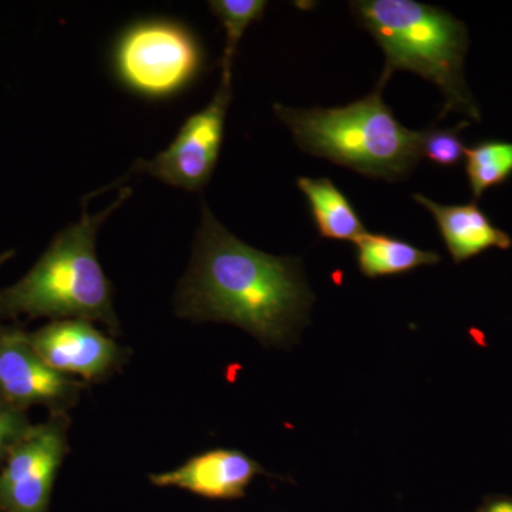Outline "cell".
Wrapping results in <instances>:
<instances>
[{
  "label": "cell",
  "instance_id": "8fae6325",
  "mask_svg": "<svg viewBox=\"0 0 512 512\" xmlns=\"http://www.w3.org/2000/svg\"><path fill=\"white\" fill-rule=\"evenodd\" d=\"M413 198L433 215L441 238L456 264L483 254L487 249L511 248L510 235L495 227L476 202L441 205L421 194Z\"/></svg>",
  "mask_w": 512,
  "mask_h": 512
},
{
  "label": "cell",
  "instance_id": "5b68a950",
  "mask_svg": "<svg viewBox=\"0 0 512 512\" xmlns=\"http://www.w3.org/2000/svg\"><path fill=\"white\" fill-rule=\"evenodd\" d=\"M113 62L117 77L131 92L163 99L180 93L200 74L202 50L197 37L180 23L143 20L121 35Z\"/></svg>",
  "mask_w": 512,
  "mask_h": 512
},
{
  "label": "cell",
  "instance_id": "8992f818",
  "mask_svg": "<svg viewBox=\"0 0 512 512\" xmlns=\"http://www.w3.org/2000/svg\"><path fill=\"white\" fill-rule=\"evenodd\" d=\"M231 97L232 79L221 77L210 104L188 117L173 143L153 160H138L134 173H146L181 190H201L210 181L220 157Z\"/></svg>",
  "mask_w": 512,
  "mask_h": 512
},
{
  "label": "cell",
  "instance_id": "7a4b0ae2",
  "mask_svg": "<svg viewBox=\"0 0 512 512\" xmlns=\"http://www.w3.org/2000/svg\"><path fill=\"white\" fill-rule=\"evenodd\" d=\"M130 194L128 188L121 191L117 201L99 214L90 215L84 207L80 221L56 235L28 274L0 288V318L93 320L119 335L113 286L97 259L96 238L103 222Z\"/></svg>",
  "mask_w": 512,
  "mask_h": 512
},
{
  "label": "cell",
  "instance_id": "4fadbf2b",
  "mask_svg": "<svg viewBox=\"0 0 512 512\" xmlns=\"http://www.w3.org/2000/svg\"><path fill=\"white\" fill-rule=\"evenodd\" d=\"M356 256L360 272L367 278L406 274L420 266L439 264L437 252L424 251L403 239L366 232L357 239Z\"/></svg>",
  "mask_w": 512,
  "mask_h": 512
},
{
  "label": "cell",
  "instance_id": "d6986e66",
  "mask_svg": "<svg viewBox=\"0 0 512 512\" xmlns=\"http://www.w3.org/2000/svg\"><path fill=\"white\" fill-rule=\"evenodd\" d=\"M15 256V251H5L0 254V268Z\"/></svg>",
  "mask_w": 512,
  "mask_h": 512
},
{
  "label": "cell",
  "instance_id": "7c38bea8",
  "mask_svg": "<svg viewBox=\"0 0 512 512\" xmlns=\"http://www.w3.org/2000/svg\"><path fill=\"white\" fill-rule=\"evenodd\" d=\"M296 183L309 202L320 237L356 242L366 234L348 197L329 178L301 177Z\"/></svg>",
  "mask_w": 512,
  "mask_h": 512
},
{
  "label": "cell",
  "instance_id": "e0dca14e",
  "mask_svg": "<svg viewBox=\"0 0 512 512\" xmlns=\"http://www.w3.org/2000/svg\"><path fill=\"white\" fill-rule=\"evenodd\" d=\"M33 426L35 424L29 420L28 410L19 409L0 399V467L20 441L28 436Z\"/></svg>",
  "mask_w": 512,
  "mask_h": 512
},
{
  "label": "cell",
  "instance_id": "ac0fdd59",
  "mask_svg": "<svg viewBox=\"0 0 512 512\" xmlns=\"http://www.w3.org/2000/svg\"><path fill=\"white\" fill-rule=\"evenodd\" d=\"M477 512H512V497L495 495L487 498Z\"/></svg>",
  "mask_w": 512,
  "mask_h": 512
},
{
  "label": "cell",
  "instance_id": "2e32d148",
  "mask_svg": "<svg viewBox=\"0 0 512 512\" xmlns=\"http://www.w3.org/2000/svg\"><path fill=\"white\" fill-rule=\"evenodd\" d=\"M468 123L451 130H424L423 156L439 167H457L466 154V146L460 137V130Z\"/></svg>",
  "mask_w": 512,
  "mask_h": 512
},
{
  "label": "cell",
  "instance_id": "9a60e30c",
  "mask_svg": "<svg viewBox=\"0 0 512 512\" xmlns=\"http://www.w3.org/2000/svg\"><path fill=\"white\" fill-rule=\"evenodd\" d=\"M208 5L225 30V49L221 60L222 77L232 79V62H234L239 42L249 26L262 19L268 2L265 0H212Z\"/></svg>",
  "mask_w": 512,
  "mask_h": 512
},
{
  "label": "cell",
  "instance_id": "5bb4252c",
  "mask_svg": "<svg viewBox=\"0 0 512 512\" xmlns=\"http://www.w3.org/2000/svg\"><path fill=\"white\" fill-rule=\"evenodd\" d=\"M464 157L468 183L476 200L512 175V143L507 141H483L467 147Z\"/></svg>",
  "mask_w": 512,
  "mask_h": 512
},
{
  "label": "cell",
  "instance_id": "277c9868",
  "mask_svg": "<svg viewBox=\"0 0 512 512\" xmlns=\"http://www.w3.org/2000/svg\"><path fill=\"white\" fill-rule=\"evenodd\" d=\"M379 82L369 96L335 109H291L276 103V117L305 153L326 158L376 180L409 177L423 157V131L409 130L384 103Z\"/></svg>",
  "mask_w": 512,
  "mask_h": 512
},
{
  "label": "cell",
  "instance_id": "9c48e42d",
  "mask_svg": "<svg viewBox=\"0 0 512 512\" xmlns=\"http://www.w3.org/2000/svg\"><path fill=\"white\" fill-rule=\"evenodd\" d=\"M39 356L62 375L79 376L86 382H103L120 370L128 350L107 338L92 323L80 319L52 320L29 332Z\"/></svg>",
  "mask_w": 512,
  "mask_h": 512
},
{
  "label": "cell",
  "instance_id": "6da1fadb",
  "mask_svg": "<svg viewBox=\"0 0 512 512\" xmlns=\"http://www.w3.org/2000/svg\"><path fill=\"white\" fill-rule=\"evenodd\" d=\"M313 293L301 259L265 254L232 235L207 205L175 312L195 322H225L262 345L285 348L308 323Z\"/></svg>",
  "mask_w": 512,
  "mask_h": 512
},
{
  "label": "cell",
  "instance_id": "30bf717a",
  "mask_svg": "<svg viewBox=\"0 0 512 512\" xmlns=\"http://www.w3.org/2000/svg\"><path fill=\"white\" fill-rule=\"evenodd\" d=\"M259 474H265L264 468L242 451L215 448L173 471L151 474L150 481L156 487L181 488L208 500H238Z\"/></svg>",
  "mask_w": 512,
  "mask_h": 512
},
{
  "label": "cell",
  "instance_id": "3957f363",
  "mask_svg": "<svg viewBox=\"0 0 512 512\" xmlns=\"http://www.w3.org/2000/svg\"><path fill=\"white\" fill-rule=\"evenodd\" d=\"M350 9L386 56L379 82L386 84L394 72L407 70L439 87L444 96L441 117L456 111L480 121L464 79L468 30L461 20L414 0H357Z\"/></svg>",
  "mask_w": 512,
  "mask_h": 512
},
{
  "label": "cell",
  "instance_id": "ba28073f",
  "mask_svg": "<svg viewBox=\"0 0 512 512\" xmlns=\"http://www.w3.org/2000/svg\"><path fill=\"white\" fill-rule=\"evenodd\" d=\"M84 387L47 365L22 325H0V399L23 410L46 407L53 416L76 406Z\"/></svg>",
  "mask_w": 512,
  "mask_h": 512
},
{
  "label": "cell",
  "instance_id": "52a82bcc",
  "mask_svg": "<svg viewBox=\"0 0 512 512\" xmlns=\"http://www.w3.org/2000/svg\"><path fill=\"white\" fill-rule=\"evenodd\" d=\"M70 420L53 414L35 424L0 467V512H49L59 468L69 453Z\"/></svg>",
  "mask_w": 512,
  "mask_h": 512
}]
</instances>
